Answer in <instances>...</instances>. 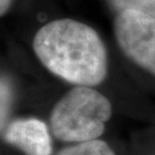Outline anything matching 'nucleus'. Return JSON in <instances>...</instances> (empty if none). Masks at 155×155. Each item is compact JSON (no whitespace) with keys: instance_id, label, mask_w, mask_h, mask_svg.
<instances>
[{"instance_id":"7ed1b4c3","label":"nucleus","mask_w":155,"mask_h":155,"mask_svg":"<svg viewBox=\"0 0 155 155\" xmlns=\"http://www.w3.org/2000/svg\"><path fill=\"white\" fill-rule=\"evenodd\" d=\"M122 51L138 66L155 75V17L136 11H122L114 22Z\"/></svg>"},{"instance_id":"f257e3e1","label":"nucleus","mask_w":155,"mask_h":155,"mask_svg":"<svg viewBox=\"0 0 155 155\" xmlns=\"http://www.w3.org/2000/svg\"><path fill=\"white\" fill-rule=\"evenodd\" d=\"M33 51L50 71L72 84L92 86L106 77L105 45L82 22L63 18L45 24L35 36Z\"/></svg>"},{"instance_id":"423d86ee","label":"nucleus","mask_w":155,"mask_h":155,"mask_svg":"<svg viewBox=\"0 0 155 155\" xmlns=\"http://www.w3.org/2000/svg\"><path fill=\"white\" fill-rule=\"evenodd\" d=\"M120 11H136L155 17V0H111Z\"/></svg>"},{"instance_id":"0eeeda50","label":"nucleus","mask_w":155,"mask_h":155,"mask_svg":"<svg viewBox=\"0 0 155 155\" xmlns=\"http://www.w3.org/2000/svg\"><path fill=\"white\" fill-rule=\"evenodd\" d=\"M11 105V89L6 81H1V127H4Z\"/></svg>"},{"instance_id":"f03ea898","label":"nucleus","mask_w":155,"mask_h":155,"mask_svg":"<svg viewBox=\"0 0 155 155\" xmlns=\"http://www.w3.org/2000/svg\"><path fill=\"white\" fill-rule=\"evenodd\" d=\"M111 104L99 91L78 85L62 97L51 113V129L62 141L85 143L102 134Z\"/></svg>"},{"instance_id":"39448f33","label":"nucleus","mask_w":155,"mask_h":155,"mask_svg":"<svg viewBox=\"0 0 155 155\" xmlns=\"http://www.w3.org/2000/svg\"><path fill=\"white\" fill-rule=\"evenodd\" d=\"M58 155H115L108 145L102 140H91L78 143L62 150Z\"/></svg>"},{"instance_id":"20e7f679","label":"nucleus","mask_w":155,"mask_h":155,"mask_svg":"<svg viewBox=\"0 0 155 155\" xmlns=\"http://www.w3.org/2000/svg\"><path fill=\"white\" fill-rule=\"evenodd\" d=\"M8 144L25 155H52V143L46 124L37 118H21L12 122L5 131Z\"/></svg>"},{"instance_id":"6e6552de","label":"nucleus","mask_w":155,"mask_h":155,"mask_svg":"<svg viewBox=\"0 0 155 155\" xmlns=\"http://www.w3.org/2000/svg\"><path fill=\"white\" fill-rule=\"evenodd\" d=\"M11 4L12 0H0V13H1V15H5L7 13Z\"/></svg>"}]
</instances>
